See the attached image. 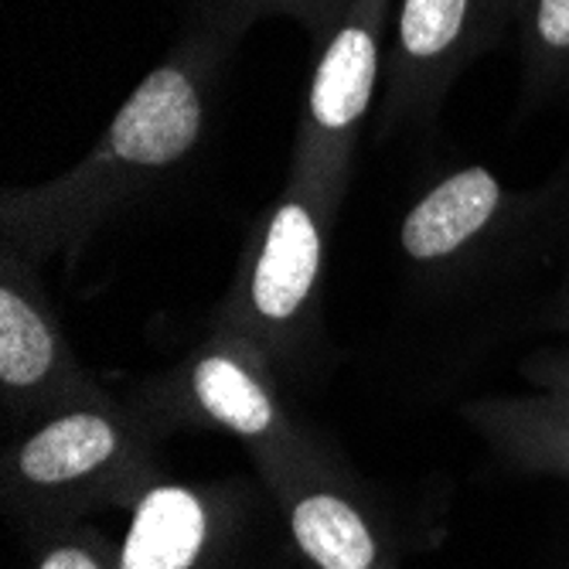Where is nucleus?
<instances>
[{
    "instance_id": "obj_1",
    "label": "nucleus",
    "mask_w": 569,
    "mask_h": 569,
    "mask_svg": "<svg viewBox=\"0 0 569 569\" xmlns=\"http://www.w3.org/2000/svg\"><path fill=\"white\" fill-rule=\"evenodd\" d=\"M246 31L229 0H198L168 56L123 99L72 171L4 188L0 249L34 267L72 263L130 201L184 168L212 133L222 79Z\"/></svg>"
},
{
    "instance_id": "obj_2",
    "label": "nucleus",
    "mask_w": 569,
    "mask_h": 569,
    "mask_svg": "<svg viewBox=\"0 0 569 569\" xmlns=\"http://www.w3.org/2000/svg\"><path fill=\"white\" fill-rule=\"evenodd\" d=\"M161 430L133 399L107 389L38 420L4 450L0 495L34 536L76 526L96 508H133L158 481Z\"/></svg>"
},
{
    "instance_id": "obj_3",
    "label": "nucleus",
    "mask_w": 569,
    "mask_h": 569,
    "mask_svg": "<svg viewBox=\"0 0 569 569\" xmlns=\"http://www.w3.org/2000/svg\"><path fill=\"white\" fill-rule=\"evenodd\" d=\"M341 201L345 194L290 171L212 310L209 325L260 348L277 376L297 372L321 345L328 246Z\"/></svg>"
},
{
    "instance_id": "obj_4",
    "label": "nucleus",
    "mask_w": 569,
    "mask_h": 569,
    "mask_svg": "<svg viewBox=\"0 0 569 569\" xmlns=\"http://www.w3.org/2000/svg\"><path fill=\"white\" fill-rule=\"evenodd\" d=\"M566 184L511 191L485 164H463L437 178L399 222V252L430 277L485 273L508 260H526L549 239Z\"/></svg>"
},
{
    "instance_id": "obj_5",
    "label": "nucleus",
    "mask_w": 569,
    "mask_h": 569,
    "mask_svg": "<svg viewBox=\"0 0 569 569\" xmlns=\"http://www.w3.org/2000/svg\"><path fill=\"white\" fill-rule=\"evenodd\" d=\"M161 433L168 427H209L239 437L256 463L287 457L310 437L287 412L277 369L246 338L212 328L184 361L130 396Z\"/></svg>"
},
{
    "instance_id": "obj_6",
    "label": "nucleus",
    "mask_w": 569,
    "mask_h": 569,
    "mask_svg": "<svg viewBox=\"0 0 569 569\" xmlns=\"http://www.w3.org/2000/svg\"><path fill=\"white\" fill-rule=\"evenodd\" d=\"M389 11L392 0H355L328 34L315 41L290 171L338 194H348L358 133L376 107Z\"/></svg>"
},
{
    "instance_id": "obj_7",
    "label": "nucleus",
    "mask_w": 569,
    "mask_h": 569,
    "mask_svg": "<svg viewBox=\"0 0 569 569\" xmlns=\"http://www.w3.org/2000/svg\"><path fill=\"white\" fill-rule=\"evenodd\" d=\"M102 386L76 358L38 267L0 249V402L8 423H38Z\"/></svg>"
},
{
    "instance_id": "obj_8",
    "label": "nucleus",
    "mask_w": 569,
    "mask_h": 569,
    "mask_svg": "<svg viewBox=\"0 0 569 569\" xmlns=\"http://www.w3.org/2000/svg\"><path fill=\"white\" fill-rule=\"evenodd\" d=\"M260 475L315 569H396L379 515L315 440L260 463Z\"/></svg>"
},
{
    "instance_id": "obj_9",
    "label": "nucleus",
    "mask_w": 569,
    "mask_h": 569,
    "mask_svg": "<svg viewBox=\"0 0 569 569\" xmlns=\"http://www.w3.org/2000/svg\"><path fill=\"white\" fill-rule=\"evenodd\" d=\"M485 51V0H402L386 59L382 137L427 127L457 76Z\"/></svg>"
},
{
    "instance_id": "obj_10",
    "label": "nucleus",
    "mask_w": 569,
    "mask_h": 569,
    "mask_svg": "<svg viewBox=\"0 0 569 569\" xmlns=\"http://www.w3.org/2000/svg\"><path fill=\"white\" fill-rule=\"evenodd\" d=\"M229 522L232 501L222 488L153 481L133 501L120 569H222Z\"/></svg>"
},
{
    "instance_id": "obj_11",
    "label": "nucleus",
    "mask_w": 569,
    "mask_h": 569,
    "mask_svg": "<svg viewBox=\"0 0 569 569\" xmlns=\"http://www.w3.org/2000/svg\"><path fill=\"white\" fill-rule=\"evenodd\" d=\"M463 417L515 468L569 481V399L549 392L522 399H481L463 406Z\"/></svg>"
},
{
    "instance_id": "obj_12",
    "label": "nucleus",
    "mask_w": 569,
    "mask_h": 569,
    "mask_svg": "<svg viewBox=\"0 0 569 569\" xmlns=\"http://www.w3.org/2000/svg\"><path fill=\"white\" fill-rule=\"evenodd\" d=\"M522 92L526 102H542L569 89V0H522Z\"/></svg>"
},
{
    "instance_id": "obj_13",
    "label": "nucleus",
    "mask_w": 569,
    "mask_h": 569,
    "mask_svg": "<svg viewBox=\"0 0 569 569\" xmlns=\"http://www.w3.org/2000/svg\"><path fill=\"white\" fill-rule=\"evenodd\" d=\"M34 569H120V546L96 529L62 526L34 536Z\"/></svg>"
},
{
    "instance_id": "obj_14",
    "label": "nucleus",
    "mask_w": 569,
    "mask_h": 569,
    "mask_svg": "<svg viewBox=\"0 0 569 569\" xmlns=\"http://www.w3.org/2000/svg\"><path fill=\"white\" fill-rule=\"evenodd\" d=\"M351 4L355 0H229V8L246 28L263 18H290L315 41H321Z\"/></svg>"
},
{
    "instance_id": "obj_15",
    "label": "nucleus",
    "mask_w": 569,
    "mask_h": 569,
    "mask_svg": "<svg viewBox=\"0 0 569 569\" xmlns=\"http://www.w3.org/2000/svg\"><path fill=\"white\" fill-rule=\"evenodd\" d=\"M526 379L536 382L542 392L569 399V351H546L526 361Z\"/></svg>"
},
{
    "instance_id": "obj_16",
    "label": "nucleus",
    "mask_w": 569,
    "mask_h": 569,
    "mask_svg": "<svg viewBox=\"0 0 569 569\" xmlns=\"http://www.w3.org/2000/svg\"><path fill=\"white\" fill-rule=\"evenodd\" d=\"M519 11H522V0H485V51L515 28Z\"/></svg>"
},
{
    "instance_id": "obj_17",
    "label": "nucleus",
    "mask_w": 569,
    "mask_h": 569,
    "mask_svg": "<svg viewBox=\"0 0 569 569\" xmlns=\"http://www.w3.org/2000/svg\"><path fill=\"white\" fill-rule=\"evenodd\" d=\"M539 321H542L546 328H552V331H566V335H569V277H566V283L549 297V303L542 307Z\"/></svg>"
}]
</instances>
